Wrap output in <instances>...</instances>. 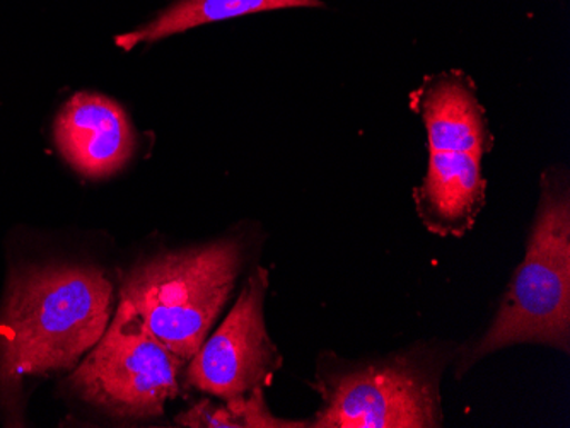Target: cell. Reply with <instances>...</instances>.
<instances>
[{
	"label": "cell",
	"mask_w": 570,
	"mask_h": 428,
	"mask_svg": "<svg viewBox=\"0 0 570 428\" xmlns=\"http://www.w3.org/2000/svg\"><path fill=\"white\" fill-rule=\"evenodd\" d=\"M53 137L62 158L89 180L117 175L136 152V132L124 108L96 92H77L63 104Z\"/></svg>",
	"instance_id": "obj_7"
},
{
	"label": "cell",
	"mask_w": 570,
	"mask_h": 428,
	"mask_svg": "<svg viewBox=\"0 0 570 428\" xmlns=\"http://www.w3.org/2000/svg\"><path fill=\"white\" fill-rule=\"evenodd\" d=\"M520 344L570 347V190L563 168L541 176V195L527 255L494 321L460 359L464 374L489 354Z\"/></svg>",
	"instance_id": "obj_2"
},
{
	"label": "cell",
	"mask_w": 570,
	"mask_h": 428,
	"mask_svg": "<svg viewBox=\"0 0 570 428\" xmlns=\"http://www.w3.org/2000/svg\"><path fill=\"white\" fill-rule=\"evenodd\" d=\"M242 267V242L223 239L140 265L125 279L121 297L132 302L150 334L188 364L226 306Z\"/></svg>",
	"instance_id": "obj_3"
},
{
	"label": "cell",
	"mask_w": 570,
	"mask_h": 428,
	"mask_svg": "<svg viewBox=\"0 0 570 428\" xmlns=\"http://www.w3.org/2000/svg\"><path fill=\"white\" fill-rule=\"evenodd\" d=\"M441 372L439 356L428 351L358 362L326 356L313 385L323 399L313 427H441Z\"/></svg>",
	"instance_id": "obj_4"
},
{
	"label": "cell",
	"mask_w": 570,
	"mask_h": 428,
	"mask_svg": "<svg viewBox=\"0 0 570 428\" xmlns=\"http://www.w3.org/2000/svg\"><path fill=\"white\" fill-rule=\"evenodd\" d=\"M187 427H306L304 421L275 418L265 405L264 389L227 399L226 407H214L209 399L198 402L178 418Z\"/></svg>",
	"instance_id": "obj_11"
},
{
	"label": "cell",
	"mask_w": 570,
	"mask_h": 428,
	"mask_svg": "<svg viewBox=\"0 0 570 428\" xmlns=\"http://www.w3.org/2000/svg\"><path fill=\"white\" fill-rule=\"evenodd\" d=\"M267 289V270L258 268L219 330L191 357L187 385L224 401L271 386L282 356L265 326Z\"/></svg>",
	"instance_id": "obj_6"
},
{
	"label": "cell",
	"mask_w": 570,
	"mask_h": 428,
	"mask_svg": "<svg viewBox=\"0 0 570 428\" xmlns=\"http://www.w3.org/2000/svg\"><path fill=\"white\" fill-rule=\"evenodd\" d=\"M485 188L480 156L464 150H429L428 172L413 200L428 231L461 238L485 206Z\"/></svg>",
	"instance_id": "obj_8"
},
{
	"label": "cell",
	"mask_w": 570,
	"mask_h": 428,
	"mask_svg": "<svg viewBox=\"0 0 570 428\" xmlns=\"http://www.w3.org/2000/svg\"><path fill=\"white\" fill-rule=\"evenodd\" d=\"M322 0H175L153 21L136 28L130 33L115 38V44L128 52L137 44L156 43L163 38L185 33L194 28L224 21V19L277 11V9L322 8Z\"/></svg>",
	"instance_id": "obj_10"
},
{
	"label": "cell",
	"mask_w": 570,
	"mask_h": 428,
	"mask_svg": "<svg viewBox=\"0 0 570 428\" xmlns=\"http://www.w3.org/2000/svg\"><path fill=\"white\" fill-rule=\"evenodd\" d=\"M184 366L121 297L107 331L73 370L69 385L79 398L114 417L142 420L163 415L166 402L179 395Z\"/></svg>",
	"instance_id": "obj_5"
},
{
	"label": "cell",
	"mask_w": 570,
	"mask_h": 428,
	"mask_svg": "<svg viewBox=\"0 0 570 428\" xmlns=\"http://www.w3.org/2000/svg\"><path fill=\"white\" fill-rule=\"evenodd\" d=\"M410 104L424 121L429 150H464L483 158L494 147L485 110L466 73L431 76L410 94Z\"/></svg>",
	"instance_id": "obj_9"
},
{
	"label": "cell",
	"mask_w": 570,
	"mask_h": 428,
	"mask_svg": "<svg viewBox=\"0 0 570 428\" xmlns=\"http://www.w3.org/2000/svg\"><path fill=\"white\" fill-rule=\"evenodd\" d=\"M114 286L82 265L12 271L0 311V392L12 396L28 377L70 370L110 325Z\"/></svg>",
	"instance_id": "obj_1"
}]
</instances>
